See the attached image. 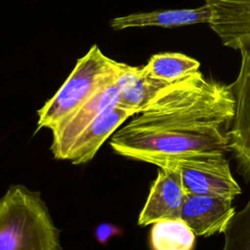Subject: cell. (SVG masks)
Returning a JSON list of instances; mask_svg holds the SVG:
<instances>
[{
    "instance_id": "obj_7",
    "label": "cell",
    "mask_w": 250,
    "mask_h": 250,
    "mask_svg": "<svg viewBox=\"0 0 250 250\" xmlns=\"http://www.w3.org/2000/svg\"><path fill=\"white\" fill-rule=\"evenodd\" d=\"M186 194L180 175L172 169L159 168L139 215L138 225L148 226L162 220L181 219Z\"/></svg>"
},
{
    "instance_id": "obj_6",
    "label": "cell",
    "mask_w": 250,
    "mask_h": 250,
    "mask_svg": "<svg viewBox=\"0 0 250 250\" xmlns=\"http://www.w3.org/2000/svg\"><path fill=\"white\" fill-rule=\"evenodd\" d=\"M119 101L115 79L97 91L82 106L52 131L53 140L50 149L54 157L58 160H65L78 136L103 112L119 105Z\"/></svg>"
},
{
    "instance_id": "obj_17",
    "label": "cell",
    "mask_w": 250,
    "mask_h": 250,
    "mask_svg": "<svg viewBox=\"0 0 250 250\" xmlns=\"http://www.w3.org/2000/svg\"><path fill=\"white\" fill-rule=\"evenodd\" d=\"M203 1H204V3H205V2H207V1H209V0H203Z\"/></svg>"
},
{
    "instance_id": "obj_14",
    "label": "cell",
    "mask_w": 250,
    "mask_h": 250,
    "mask_svg": "<svg viewBox=\"0 0 250 250\" xmlns=\"http://www.w3.org/2000/svg\"><path fill=\"white\" fill-rule=\"evenodd\" d=\"M149 242L151 250H193L195 234L182 219L162 220L152 224Z\"/></svg>"
},
{
    "instance_id": "obj_15",
    "label": "cell",
    "mask_w": 250,
    "mask_h": 250,
    "mask_svg": "<svg viewBox=\"0 0 250 250\" xmlns=\"http://www.w3.org/2000/svg\"><path fill=\"white\" fill-rule=\"evenodd\" d=\"M224 234L223 250H250V197L244 208L234 213Z\"/></svg>"
},
{
    "instance_id": "obj_10",
    "label": "cell",
    "mask_w": 250,
    "mask_h": 250,
    "mask_svg": "<svg viewBox=\"0 0 250 250\" xmlns=\"http://www.w3.org/2000/svg\"><path fill=\"white\" fill-rule=\"evenodd\" d=\"M136 113L121 105L111 107L99 115L74 141L65 160L72 164H84L93 159L104 143Z\"/></svg>"
},
{
    "instance_id": "obj_12",
    "label": "cell",
    "mask_w": 250,
    "mask_h": 250,
    "mask_svg": "<svg viewBox=\"0 0 250 250\" xmlns=\"http://www.w3.org/2000/svg\"><path fill=\"white\" fill-rule=\"evenodd\" d=\"M115 84L119 92V105L136 114L145 109L167 85L149 77L142 67L119 63Z\"/></svg>"
},
{
    "instance_id": "obj_9",
    "label": "cell",
    "mask_w": 250,
    "mask_h": 250,
    "mask_svg": "<svg viewBox=\"0 0 250 250\" xmlns=\"http://www.w3.org/2000/svg\"><path fill=\"white\" fill-rule=\"evenodd\" d=\"M211 29L223 45L238 50L250 42V0H209Z\"/></svg>"
},
{
    "instance_id": "obj_4",
    "label": "cell",
    "mask_w": 250,
    "mask_h": 250,
    "mask_svg": "<svg viewBox=\"0 0 250 250\" xmlns=\"http://www.w3.org/2000/svg\"><path fill=\"white\" fill-rule=\"evenodd\" d=\"M159 168L176 171L187 193L211 195L229 200L241 193L226 153H192L162 162Z\"/></svg>"
},
{
    "instance_id": "obj_5",
    "label": "cell",
    "mask_w": 250,
    "mask_h": 250,
    "mask_svg": "<svg viewBox=\"0 0 250 250\" xmlns=\"http://www.w3.org/2000/svg\"><path fill=\"white\" fill-rule=\"evenodd\" d=\"M240 67L230 85L234 100V114L229 130V152L237 162V171L250 179V42L238 48Z\"/></svg>"
},
{
    "instance_id": "obj_2",
    "label": "cell",
    "mask_w": 250,
    "mask_h": 250,
    "mask_svg": "<svg viewBox=\"0 0 250 250\" xmlns=\"http://www.w3.org/2000/svg\"><path fill=\"white\" fill-rule=\"evenodd\" d=\"M0 250H61L60 230L39 191L13 185L0 197Z\"/></svg>"
},
{
    "instance_id": "obj_8",
    "label": "cell",
    "mask_w": 250,
    "mask_h": 250,
    "mask_svg": "<svg viewBox=\"0 0 250 250\" xmlns=\"http://www.w3.org/2000/svg\"><path fill=\"white\" fill-rule=\"evenodd\" d=\"M234 213L231 200L187 193L181 210V219L195 235L207 237L215 233H224Z\"/></svg>"
},
{
    "instance_id": "obj_16",
    "label": "cell",
    "mask_w": 250,
    "mask_h": 250,
    "mask_svg": "<svg viewBox=\"0 0 250 250\" xmlns=\"http://www.w3.org/2000/svg\"><path fill=\"white\" fill-rule=\"evenodd\" d=\"M121 233V229L110 223H103L96 228L95 236L96 239L102 243H106L112 236Z\"/></svg>"
},
{
    "instance_id": "obj_11",
    "label": "cell",
    "mask_w": 250,
    "mask_h": 250,
    "mask_svg": "<svg viewBox=\"0 0 250 250\" xmlns=\"http://www.w3.org/2000/svg\"><path fill=\"white\" fill-rule=\"evenodd\" d=\"M211 20L212 9L209 4L204 3V5L192 9L159 10L117 17L111 21L110 25L114 30L145 26L175 27L197 23L209 24Z\"/></svg>"
},
{
    "instance_id": "obj_3",
    "label": "cell",
    "mask_w": 250,
    "mask_h": 250,
    "mask_svg": "<svg viewBox=\"0 0 250 250\" xmlns=\"http://www.w3.org/2000/svg\"><path fill=\"white\" fill-rule=\"evenodd\" d=\"M119 63L103 54L97 45L79 59L57 93L38 110L37 130H55L97 91L116 77Z\"/></svg>"
},
{
    "instance_id": "obj_1",
    "label": "cell",
    "mask_w": 250,
    "mask_h": 250,
    "mask_svg": "<svg viewBox=\"0 0 250 250\" xmlns=\"http://www.w3.org/2000/svg\"><path fill=\"white\" fill-rule=\"evenodd\" d=\"M233 114L230 85L198 70L164 87L112 134L109 145L119 155L157 167L187 154L227 153Z\"/></svg>"
},
{
    "instance_id": "obj_13",
    "label": "cell",
    "mask_w": 250,
    "mask_h": 250,
    "mask_svg": "<svg viewBox=\"0 0 250 250\" xmlns=\"http://www.w3.org/2000/svg\"><path fill=\"white\" fill-rule=\"evenodd\" d=\"M200 62L182 53H161L151 56L143 66L151 78L172 84L198 71Z\"/></svg>"
}]
</instances>
